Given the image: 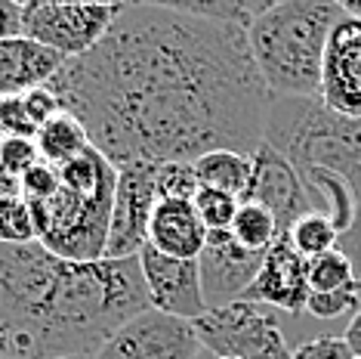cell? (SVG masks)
<instances>
[{"instance_id":"6da1fadb","label":"cell","mask_w":361,"mask_h":359,"mask_svg":"<svg viewBox=\"0 0 361 359\" xmlns=\"http://www.w3.org/2000/svg\"><path fill=\"white\" fill-rule=\"evenodd\" d=\"M50 90L114 167L195 165L219 149L257 155L272 109L247 28L179 4H124Z\"/></svg>"},{"instance_id":"7a4b0ae2","label":"cell","mask_w":361,"mask_h":359,"mask_svg":"<svg viewBox=\"0 0 361 359\" xmlns=\"http://www.w3.org/2000/svg\"><path fill=\"white\" fill-rule=\"evenodd\" d=\"M152 310L139 257L62 260L35 245H0V359L96 356L133 316Z\"/></svg>"},{"instance_id":"3957f363","label":"cell","mask_w":361,"mask_h":359,"mask_svg":"<svg viewBox=\"0 0 361 359\" xmlns=\"http://www.w3.org/2000/svg\"><path fill=\"white\" fill-rule=\"evenodd\" d=\"M340 0H272L247 28L250 53L272 100H318L324 50L343 19Z\"/></svg>"},{"instance_id":"277c9868","label":"cell","mask_w":361,"mask_h":359,"mask_svg":"<svg viewBox=\"0 0 361 359\" xmlns=\"http://www.w3.org/2000/svg\"><path fill=\"white\" fill-rule=\"evenodd\" d=\"M114 189L118 167L90 146L80 158L59 167V186L50 199L31 205L37 242L62 260H102L109 245Z\"/></svg>"},{"instance_id":"5b68a950","label":"cell","mask_w":361,"mask_h":359,"mask_svg":"<svg viewBox=\"0 0 361 359\" xmlns=\"http://www.w3.org/2000/svg\"><path fill=\"white\" fill-rule=\"evenodd\" d=\"M266 143L287 158L297 174L327 170L355 192L361 208V121L327 109L322 100H272Z\"/></svg>"},{"instance_id":"8992f818","label":"cell","mask_w":361,"mask_h":359,"mask_svg":"<svg viewBox=\"0 0 361 359\" xmlns=\"http://www.w3.org/2000/svg\"><path fill=\"white\" fill-rule=\"evenodd\" d=\"M195 329L210 356L293 359V347L287 338V313H278L266 304L235 300L228 307L207 310V316H201Z\"/></svg>"},{"instance_id":"52a82bcc","label":"cell","mask_w":361,"mask_h":359,"mask_svg":"<svg viewBox=\"0 0 361 359\" xmlns=\"http://www.w3.org/2000/svg\"><path fill=\"white\" fill-rule=\"evenodd\" d=\"M124 4H22V35L50 47L65 59L87 56L109 35Z\"/></svg>"},{"instance_id":"ba28073f","label":"cell","mask_w":361,"mask_h":359,"mask_svg":"<svg viewBox=\"0 0 361 359\" xmlns=\"http://www.w3.org/2000/svg\"><path fill=\"white\" fill-rule=\"evenodd\" d=\"M96 359H210L198 329L188 319L145 310L121 325L99 347Z\"/></svg>"},{"instance_id":"9c48e42d","label":"cell","mask_w":361,"mask_h":359,"mask_svg":"<svg viewBox=\"0 0 361 359\" xmlns=\"http://www.w3.org/2000/svg\"><path fill=\"white\" fill-rule=\"evenodd\" d=\"M158 201V165L118 167V189H114L105 257L127 260L142 254L145 242H149V220Z\"/></svg>"},{"instance_id":"30bf717a","label":"cell","mask_w":361,"mask_h":359,"mask_svg":"<svg viewBox=\"0 0 361 359\" xmlns=\"http://www.w3.org/2000/svg\"><path fill=\"white\" fill-rule=\"evenodd\" d=\"M139 264H142L152 310L176 316V319H188V322H198L201 316H207L198 260L164 257L145 245L142 254H139Z\"/></svg>"},{"instance_id":"8fae6325","label":"cell","mask_w":361,"mask_h":359,"mask_svg":"<svg viewBox=\"0 0 361 359\" xmlns=\"http://www.w3.org/2000/svg\"><path fill=\"white\" fill-rule=\"evenodd\" d=\"M262 260H266V254L241 248L232 233H210L207 245H204V251L198 257L201 288H204L207 310L228 307L247 295Z\"/></svg>"},{"instance_id":"7c38bea8","label":"cell","mask_w":361,"mask_h":359,"mask_svg":"<svg viewBox=\"0 0 361 359\" xmlns=\"http://www.w3.org/2000/svg\"><path fill=\"white\" fill-rule=\"evenodd\" d=\"M327 109L361 121V19L343 13L324 50L322 96Z\"/></svg>"},{"instance_id":"4fadbf2b","label":"cell","mask_w":361,"mask_h":359,"mask_svg":"<svg viewBox=\"0 0 361 359\" xmlns=\"http://www.w3.org/2000/svg\"><path fill=\"white\" fill-rule=\"evenodd\" d=\"M244 201H257L266 211H272L281 235L302 214L315 211L312 195L306 189V183H302V177L297 174V167L287 158H281L269 143H262L257 155H253V183Z\"/></svg>"},{"instance_id":"5bb4252c","label":"cell","mask_w":361,"mask_h":359,"mask_svg":"<svg viewBox=\"0 0 361 359\" xmlns=\"http://www.w3.org/2000/svg\"><path fill=\"white\" fill-rule=\"evenodd\" d=\"M241 300L266 304L287 316L306 313V300H309L306 260L290 248V242H287L284 235L266 251V260H262L257 279H253V285Z\"/></svg>"},{"instance_id":"9a60e30c","label":"cell","mask_w":361,"mask_h":359,"mask_svg":"<svg viewBox=\"0 0 361 359\" xmlns=\"http://www.w3.org/2000/svg\"><path fill=\"white\" fill-rule=\"evenodd\" d=\"M65 62H68L65 56L31 40L28 35L4 37L0 40V96H22L50 87Z\"/></svg>"},{"instance_id":"2e32d148","label":"cell","mask_w":361,"mask_h":359,"mask_svg":"<svg viewBox=\"0 0 361 359\" xmlns=\"http://www.w3.org/2000/svg\"><path fill=\"white\" fill-rule=\"evenodd\" d=\"M207 226L201 223L192 199H161L149 220V248L164 257L198 260L207 245Z\"/></svg>"},{"instance_id":"e0dca14e","label":"cell","mask_w":361,"mask_h":359,"mask_svg":"<svg viewBox=\"0 0 361 359\" xmlns=\"http://www.w3.org/2000/svg\"><path fill=\"white\" fill-rule=\"evenodd\" d=\"M195 177H198L201 186H210V189L228 192L235 199H247L250 183H253V155H241V152H207L204 158L195 161Z\"/></svg>"},{"instance_id":"ac0fdd59","label":"cell","mask_w":361,"mask_h":359,"mask_svg":"<svg viewBox=\"0 0 361 359\" xmlns=\"http://www.w3.org/2000/svg\"><path fill=\"white\" fill-rule=\"evenodd\" d=\"M35 146L40 152V161H47V165H53V167H62V165H68V161L80 158V155L90 149V136H87L84 124H80L71 112L62 109L37 130Z\"/></svg>"},{"instance_id":"d6986e66","label":"cell","mask_w":361,"mask_h":359,"mask_svg":"<svg viewBox=\"0 0 361 359\" xmlns=\"http://www.w3.org/2000/svg\"><path fill=\"white\" fill-rule=\"evenodd\" d=\"M235 242L247 251H257V254H266L272 245L281 239V230H278V220L272 217V211H266L257 201H241L235 214L232 230Z\"/></svg>"},{"instance_id":"ffe728a7","label":"cell","mask_w":361,"mask_h":359,"mask_svg":"<svg viewBox=\"0 0 361 359\" xmlns=\"http://www.w3.org/2000/svg\"><path fill=\"white\" fill-rule=\"evenodd\" d=\"M284 239L290 242V248L297 251L302 260H312V257H322L336 248L340 230H336L334 220L322 214V211H309V214H302L297 223L284 233Z\"/></svg>"},{"instance_id":"44dd1931","label":"cell","mask_w":361,"mask_h":359,"mask_svg":"<svg viewBox=\"0 0 361 359\" xmlns=\"http://www.w3.org/2000/svg\"><path fill=\"white\" fill-rule=\"evenodd\" d=\"M306 273H309V291H322V295H331V291H355V273H352L349 257L340 248L306 260Z\"/></svg>"},{"instance_id":"7402d4cb","label":"cell","mask_w":361,"mask_h":359,"mask_svg":"<svg viewBox=\"0 0 361 359\" xmlns=\"http://www.w3.org/2000/svg\"><path fill=\"white\" fill-rule=\"evenodd\" d=\"M40 165L35 140L22 136H0V192H19L22 177Z\"/></svg>"},{"instance_id":"603a6c76","label":"cell","mask_w":361,"mask_h":359,"mask_svg":"<svg viewBox=\"0 0 361 359\" xmlns=\"http://www.w3.org/2000/svg\"><path fill=\"white\" fill-rule=\"evenodd\" d=\"M37 226L31 205L19 192H0V245H35Z\"/></svg>"},{"instance_id":"cb8c5ba5","label":"cell","mask_w":361,"mask_h":359,"mask_svg":"<svg viewBox=\"0 0 361 359\" xmlns=\"http://www.w3.org/2000/svg\"><path fill=\"white\" fill-rule=\"evenodd\" d=\"M195 211H198L201 223L207 226V233H228L235 223V214L241 208V199L219 189H210V186H201L195 192Z\"/></svg>"},{"instance_id":"d4e9b609","label":"cell","mask_w":361,"mask_h":359,"mask_svg":"<svg viewBox=\"0 0 361 359\" xmlns=\"http://www.w3.org/2000/svg\"><path fill=\"white\" fill-rule=\"evenodd\" d=\"M361 310L358 304V291H331V295H322V291H309L306 300V316L315 322H336V319H352Z\"/></svg>"},{"instance_id":"484cf974","label":"cell","mask_w":361,"mask_h":359,"mask_svg":"<svg viewBox=\"0 0 361 359\" xmlns=\"http://www.w3.org/2000/svg\"><path fill=\"white\" fill-rule=\"evenodd\" d=\"M40 124L31 115L25 93L22 96H0V136H22V140H35Z\"/></svg>"},{"instance_id":"4316f807","label":"cell","mask_w":361,"mask_h":359,"mask_svg":"<svg viewBox=\"0 0 361 359\" xmlns=\"http://www.w3.org/2000/svg\"><path fill=\"white\" fill-rule=\"evenodd\" d=\"M201 189L192 165H158V192L161 199H195Z\"/></svg>"},{"instance_id":"83f0119b","label":"cell","mask_w":361,"mask_h":359,"mask_svg":"<svg viewBox=\"0 0 361 359\" xmlns=\"http://www.w3.org/2000/svg\"><path fill=\"white\" fill-rule=\"evenodd\" d=\"M56 186H59V167H53V165H47V161H40V165H35L25 177H22L19 195L28 201V205H35V201L50 199V195L56 192Z\"/></svg>"},{"instance_id":"f1b7e54d","label":"cell","mask_w":361,"mask_h":359,"mask_svg":"<svg viewBox=\"0 0 361 359\" xmlns=\"http://www.w3.org/2000/svg\"><path fill=\"white\" fill-rule=\"evenodd\" d=\"M293 359H355L343 334H322L293 350Z\"/></svg>"},{"instance_id":"f546056e","label":"cell","mask_w":361,"mask_h":359,"mask_svg":"<svg viewBox=\"0 0 361 359\" xmlns=\"http://www.w3.org/2000/svg\"><path fill=\"white\" fill-rule=\"evenodd\" d=\"M336 248L349 257L352 273H355V291H358V304H361V208L355 211V220L349 223L346 233H340Z\"/></svg>"},{"instance_id":"4dcf8cb0","label":"cell","mask_w":361,"mask_h":359,"mask_svg":"<svg viewBox=\"0 0 361 359\" xmlns=\"http://www.w3.org/2000/svg\"><path fill=\"white\" fill-rule=\"evenodd\" d=\"M13 35H22V4L0 0V40Z\"/></svg>"},{"instance_id":"1f68e13d","label":"cell","mask_w":361,"mask_h":359,"mask_svg":"<svg viewBox=\"0 0 361 359\" xmlns=\"http://www.w3.org/2000/svg\"><path fill=\"white\" fill-rule=\"evenodd\" d=\"M343 341L349 344V350H352V356L355 359H361V310L352 319L346 322V329H343Z\"/></svg>"},{"instance_id":"d6a6232c","label":"cell","mask_w":361,"mask_h":359,"mask_svg":"<svg viewBox=\"0 0 361 359\" xmlns=\"http://www.w3.org/2000/svg\"><path fill=\"white\" fill-rule=\"evenodd\" d=\"M343 4V10H346L349 16H358L361 19V0H340Z\"/></svg>"},{"instance_id":"836d02e7","label":"cell","mask_w":361,"mask_h":359,"mask_svg":"<svg viewBox=\"0 0 361 359\" xmlns=\"http://www.w3.org/2000/svg\"><path fill=\"white\" fill-rule=\"evenodd\" d=\"M56 359H96V356H56Z\"/></svg>"},{"instance_id":"e575fe53","label":"cell","mask_w":361,"mask_h":359,"mask_svg":"<svg viewBox=\"0 0 361 359\" xmlns=\"http://www.w3.org/2000/svg\"><path fill=\"white\" fill-rule=\"evenodd\" d=\"M0 353H4V329H0Z\"/></svg>"},{"instance_id":"d590c367","label":"cell","mask_w":361,"mask_h":359,"mask_svg":"<svg viewBox=\"0 0 361 359\" xmlns=\"http://www.w3.org/2000/svg\"><path fill=\"white\" fill-rule=\"evenodd\" d=\"M210 359H232V356H210Z\"/></svg>"}]
</instances>
